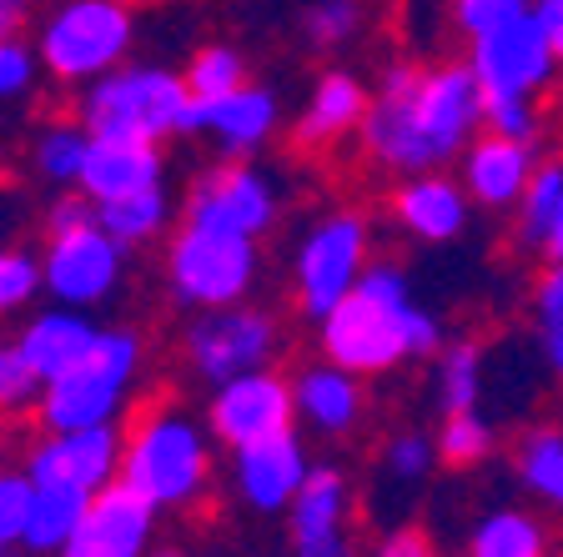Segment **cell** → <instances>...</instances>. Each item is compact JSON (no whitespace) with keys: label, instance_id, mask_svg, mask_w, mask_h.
<instances>
[{"label":"cell","instance_id":"1","mask_svg":"<svg viewBox=\"0 0 563 557\" xmlns=\"http://www.w3.org/2000/svg\"><path fill=\"white\" fill-rule=\"evenodd\" d=\"M483 126H488V101L468 60H428V66L398 60L373 86L357 146L387 176L453 171Z\"/></svg>","mask_w":563,"mask_h":557},{"label":"cell","instance_id":"9","mask_svg":"<svg viewBox=\"0 0 563 557\" xmlns=\"http://www.w3.org/2000/svg\"><path fill=\"white\" fill-rule=\"evenodd\" d=\"M463 60H468L473 76H478L483 101L543 105V96H549L563 76L559 51H553L549 31H543V21L533 11L514 15V21H504L498 31L468 41V56Z\"/></svg>","mask_w":563,"mask_h":557},{"label":"cell","instance_id":"29","mask_svg":"<svg viewBox=\"0 0 563 557\" xmlns=\"http://www.w3.org/2000/svg\"><path fill=\"white\" fill-rule=\"evenodd\" d=\"M483 392H488V347L473 337L443 342L433 357V402L443 412H468L483 406Z\"/></svg>","mask_w":563,"mask_h":557},{"label":"cell","instance_id":"42","mask_svg":"<svg viewBox=\"0 0 563 557\" xmlns=\"http://www.w3.org/2000/svg\"><path fill=\"white\" fill-rule=\"evenodd\" d=\"M373 557H438V547L422 527H387V533L377 537Z\"/></svg>","mask_w":563,"mask_h":557},{"label":"cell","instance_id":"18","mask_svg":"<svg viewBox=\"0 0 563 557\" xmlns=\"http://www.w3.org/2000/svg\"><path fill=\"white\" fill-rule=\"evenodd\" d=\"M387 211L422 246H453L473 226V197L468 186L457 181V171L398 176L393 197H387Z\"/></svg>","mask_w":563,"mask_h":557},{"label":"cell","instance_id":"30","mask_svg":"<svg viewBox=\"0 0 563 557\" xmlns=\"http://www.w3.org/2000/svg\"><path fill=\"white\" fill-rule=\"evenodd\" d=\"M91 508V492L81 488H35L31 527H25V553L31 557H66V547L76 543Z\"/></svg>","mask_w":563,"mask_h":557},{"label":"cell","instance_id":"28","mask_svg":"<svg viewBox=\"0 0 563 557\" xmlns=\"http://www.w3.org/2000/svg\"><path fill=\"white\" fill-rule=\"evenodd\" d=\"M528 342L543 377L563 387V261H543L528 287Z\"/></svg>","mask_w":563,"mask_h":557},{"label":"cell","instance_id":"47","mask_svg":"<svg viewBox=\"0 0 563 557\" xmlns=\"http://www.w3.org/2000/svg\"><path fill=\"white\" fill-rule=\"evenodd\" d=\"M0 557H11V553H0Z\"/></svg>","mask_w":563,"mask_h":557},{"label":"cell","instance_id":"26","mask_svg":"<svg viewBox=\"0 0 563 557\" xmlns=\"http://www.w3.org/2000/svg\"><path fill=\"white\" fill-rule=\"evenodd\" d=\"M463 557H553L549 512L533 502H498L468 527Z\"/></svg>","mask_w":563,"mask_h":557},{"label":"cell","instance_id":"45","mask_svg":"<svg viewBox=\"0 0 563 557\" xmlns=\"http://www.w3.org/2000/svg\"><path fill=\"white\" fill-rule=\"evenodd\" d=\"M25 11H31V0H0V41H11L21 31Z\"/></svg>","mask_w":563,"mask_h":557},{"label":"cell","instance_id":"36","mask_svg":"<svg viewBox=\"0 0 563 557\" xmlns=\"http://www.w3.org/2000/svg\"><path fill=\"white\" fill-rule=\"evenodd\" d=\"M41 397H46V377L31 367V357L15 342H5L0 347V422L35 417Z\"/></svg>","mask_w":563,"mask_h":557},{"label":"cell","instance_id":"16","mask_svg":"<svg viewBox=\"0 0 563 557\" xmlns=\"http://www.w3.org/2000/svg\"><path fill=\"white\" fill-rule=\"evenodd\" d=\"M307 472H312L307 442L297 437V432H282V437H262V442H246V447H232L227 488L236 492L242 508L277 517V512L292 508Z\"/></svg>","mask_w":563,"mask_h":557},{"label":"cell","instance_id":"27","mask_svg":"<svg viewBox=\"0 0 563 557\" xmlns=\"http://www.w3.org/2000/svg\"><path fill=\"white\" fill-rule=\"evenodd\" d=\"M514 246L533 261H563V156H543L528 197L514 211Z\"/></svg>","mask_w":563,"mask_h":557},{"label":"cell","instance_id":"23","mask_svg":"<svg viewBox=\"0 0 563 557\" xmlns=\"http://www.w3.org/2000/svg\"><path fill=\"white\" fill-rule=\"evenodd\" d=\"M152 186H166L162 146H146V141H96L76 191H86L96 207H106V201L136 197V191H152Z\"/></svg>","mask_w":563,"mask_h":557},{"label":"cell","instance_id":"41","mask_svg":"<svg viewBox=\"0 0 563 557\" xmlns=\"http://www.w3.org/2000/svg\"><path fill=\"white\" fill-rule=\"evenodd\" d=\"M41 51L25 46L21 35H11V41H0V105L5 101H25V96L35 91V81H41Z\"/></svg>","mask_w":563,"mask_h":557},{"label":"cell","instance_id":"6","mask_svg":"<svg viewBox=\"0 0 563 557\" xmlns=\"http://www.w3.org/2000/svg\"><path fill=\"white\" fill-rule=\"evenodd\" d=\"M136 46V15L126 0H56L35 25V51L56 86L86 91L126 66Z\"/></svg>","mask_w":563,"mask_h":557},{"label":"cell","instance_id":"44","mask_svg":"<svg viewBox=\"0 0 563 557\" xmlns=\"http://www.w3.org/2000/svg\"><path fill=\"white\" fill-rule=\"evenodd\" d=\"M533 15L543 21V31H549L553 51H559V60H563V0H533Z\"/></svg>","mask_w":563,"mask_h":557},{"label":"cell","instance_id":"21","mask_svg":"<svg viewBox=\"0 0 563 557\" xmlns=\"http://www.w3.org/2000/svg\"><path fill=\"white\" fill-rule=\"evenodd\" d=\"M156 543V508L126 482L91 492L86 523L76 533V543L66 547V557H152Z\"/></svg>","mask_w":563,"mask_h":557},{"label":"cell","instance_id":"35","mask_svg":"<svg viewBox=\"0 0 563 557\" xmlns=\"http://www.w3.org/2000/svg\"><path fill=\"white\" fill-rule=\"evenodd\" d=\"M187 91L191 101H217V96L236 91V86H246L252 76H246V56L236 46H227V41H211V46H201L197 56L187 60Z\"/></svg>","mask_w":563,"mask_h":557},{"label":"cell","instance_id":"25","mask_svg":"<svg viewBox=\"0 0 563 557\" xmlns=\"http://www.w3.org/2000/svg\"><path fill=\"white\" fill-rule=\"evenodd\" d=\"M96 337H101V326L91 322V312H86V307L51 302L46 312H35L31 322L21 326L15 347H21L25 357H31V367L51 382V377H60L70 361H81L86 352H91Z\"/></svg>","mask_w":563,"mask_h":557},{"label":"cell","instance_id":"5","mask_svg":"<svg viewBox=\"0 0 563 557\" xmlns=\"http://www.w3.org/2000/svg\"><path fill=\"white\" fill-rule=\"evenodd\" d=\"M191 111L187 76L172 66L126 60L111 76L91 81L76 101V116L86 121L96 141H146L162 146L166 136H181Z\"/></svg>","mask_w":563,"mask_h":557},{"label":"cell","instance_id":"32","mask_svg":"<svg viewBox=\"0 0 563 557\" xmlns=\"http://www.w3.org/2000/svg\"><path fill=\"white\" fill-rule=\"evenodd\" d=\"M172 211H176L172 191H166V186H152V191H136V197L96 207V221L131 252V246H152L156 236L172 232Z\"/></svg>","mask_w":563,"mask_h":557},{"label":"cell","instance_id":"4","mask_svg":"<svg viewBox=\"0 0 563 557\" xmlns=\"http://www.w3.org/2000/svg\"><path fill=\"white\" fill-rule=\"evenodd\" d=\"M141 371H146V342L136 326H101L91 352L46 382L35 422H41V432L111 427L131 412Z\"/></svg>","mask_w":563,"mask_h":557},{"label":"cell","instance_id":"10","mask_svg":"<svg viewBox=\"0 0 563 557\" xmlns=\"http://www.w3.org/2000/svg\"><path fill=\"white\" fill-rule=\"evenodd\" d=\"M181 357L201 382H232L242 371L272 367L282 357V326L267 307L252 302L191 312L187 332H181Z\"/></svg>","mask_w":563,"mask_h":557},{"label":"cell","instance_id":"24","mask_svg":"<svg viewBox=\"0 0 563 557\" xmlns=\"http://www.w3.org/2000/svg\"><path fill=\"white\" fill-rule=\"evenodd\" d=\"M514 482L528 502L549 517H563V417L528 422L508 447Z\"/></svg>","mask_w":563,"mask_h":557},{"label":"cell","instance_id":"15","mask_svg":"<svg viewBox=\"0 0 563 557\" xmlns=\"http://www.w3.org/2000/svg\"><path fill=\"white\" fill-rule=\"evenodd\" d=\"M121 447L126 432L121 422L111 427H76V432H46L25 453V472L35 477V488H81L101 492L121 477Z\"/></svg>","mask_w":563,"mask_h":557},{"label":"cell","instance_id":"34","mask_svg":"<svg viewBox=\"0 0 563 557\" xmlns=\"http://www.w3.org/2000/svg\"><path fill=\"white\" fill-rule=\"evenodd\" d=\"M367 31V0H312L302 11V41L312 51H347Z\"/></svg>","mask_w":563,"mask_h":557},{"label":"cell","instance_id":"7","mask_svg":"<svg viewBox=\"0 0 563 557\" xmlns=\"http://www.w3.org/2000/svg\"><path fill=\"white\" fill-rule=\"evenodd\" d=\"M262 281V246L252 236L181 221L166 236V287L187 312L246 302Z\"/></svg>","mask_w":563,"mask_h":557},{"label":"cell","instance_id":"39","mask_svg":"<svg viewBox=\"0 0 563 557\" xmlns=\"http://www.w3.org/2000/svg\"><path fill=\"white\" fill-rule=\"evenodd\" d=\"M31 508H35V477L21 467H0V553L25 543L31 527Z\"/></svg>","mask_w":563,"mask_h":557},{"label":"cell","instance_id":"17","mask_svg":"<svg viewBox=\"0 0 563 557\" xmlns=\"http://www.w3.org/2000/svg\"><path fill=\"white\" fill-rule=\"evenodd\" d=\"M282 126V101L272 86H236V91L217 96V101H191L181 136H207L222 156L246 161L252 152H262Z\"/></svg>","mask_w":563,"mask_h":557},{"label":"cell","instance_id":"14","mask_svg":"<svg viewBox=\"0 0 563 557\" xmlns=\"http://www.w3.org/2000/svg\"><path fill=\"white\" fill-rule=\"evenodd\" d=\"M539 166H543L539 141L483 126L453 171H457V181L468 186V197L478 211H488V216H514L518 201H523L528 186H533V176H539Z\"/></svg>","mask_w":563,"mask_h":557},{"label":"cell","instance_id":"46","mask_svg":"<svg viewBox=\"0 0 563 557\" xmlns=\"http://www.w3.org/2000/svg\"><path fill=\"white\" fill-rule=\"evenodd\" d=\"M152 557H181V553H152Z\"/></svg>","mask_w":563,"mask_h":557},{"label":"cell","instance_id":"2","mask_svg":"<svg viewBox=\"0 0 563 557\" xmlns=\"http://www.w3.org/2000/svg\"><path fill=\"white\" fill-rule=\"evenodd\" d=\"M443 342V316L412 297L398 261H373L363 281L317 322V352L357 377H393L408 361H433Z\"/></svg>","mask_w":563,"mask_h":557},{"label":"cell","instance_id":"40","mask_svg":"<svg viewBox=\"0 0 563 557\" xmlns=\"http://www.w3.org/2000/svg\"><path fill=\"white\" fill-rule=\"evenodd\" d=\"M533 11V0H448V25L463 35V46L478 41V35L498 31L504 21Z\"/></svg>","mask_w":563,"mask_h":557},{"label":"cell","instance_id":"8","mask_svg":"<svg viewBox=\"0 0 563 557\" xmlns=\"http://www.w3.org/2000/svg\"><path fill=\"white\" fill-rule=\"evenodd\" d=\"M373 267V221L357 207H332L302 226L292 246V302L307 322H322Z\"/></svg>","mask_w":563,"mask_h":557},{"label":"cell","instance_id":"12","mask_svg":"<svg viewBox=\"0 0 563 557\" xmlns=\"http://www.w3.org/2000/svg\"><path fill=\"white\" fill-rule=\"evenodd\" d=\"M181 211H187L181 221H201V226H217V232H236L262 242L282 221V186L262 166H246L236 156H227V161L207 166L201 176H191Z\"/></svg>","mask_w":563,"mask_h":557},{"label":"cell","instance_id":"13","mask_svg":"<svg viewBox=\"0 0 563 557\" xmlns=\"http://www.w3.org/2000/svg\"><path fill=\"white\" fill-rule=\"evenodd\" d=\"M207 427L222 447H246V442L297 432L292 377H282L277 367H257L232 377V382H217L207 402Z\"/></svg>","mask_w":563,"mask_h":557},{"label":"cell","instance_id":"20","mask_svg":"<svg viewBox=\"0 0 563 557\" xmlns=\"http://www.w3.org/2000/svg\"><path fill=\"white\" fill-rule=\"evenodd\" d=\"M367 105H373V86L347 66H328L307 86L302 105H297L292 146L297 152H328L338 141L357 136L367 121Z\"/></svg>","mask_w":563,"mask_h":557},{"label":"cell","instance_id":"37","mask_svg":"<svg viewBox=\"0 0 563 557\" xmlns=\"http://www.w3.org/2000/svg\"><path fill=\"white\" fill-rule=\"evenodd\" d=\"M443 463L438 457V437L433 432H393V437L383 442V477L387 482H402V488H418V482H428L433 477V467Z\"/></svg>","mask_w":563,"mask_h":557},{"label":"cell","instance_id":"19","mask_svg":"<svg viewBox=\"0 0 563 557\" xmlns=\"http://www.w3.org/2000/svg\"><path fill=\"white\" fill-rule=\"evenodd\" d=\"M352 488L338 463H312L302 492L287 508V543L292 557H352L347 543Z\"/></svg>","mask_w":563,"mask_h":557},{"label":"cell","instance_id":"11","mask_svg":"<svg viewBox=\"0 0 563 557\" xmlns=\"http://www.w3.org/2000/svg\"><path fill=\"white\" fill-rule=\"evenodd\" d=\"M41 281H46L51 302L91 312V307L111 302L126 281V246L106 232L101 221L51 232L41 246Z\"/></svg>","mask_w":563,"mask_h":557},{"label":"cell","instance_id":"22","mask_svg":"<svg viewBox=\"0 0 563 557\" xmlns=\"http://www.w3.org/2000/svg\"><path fill=\"white\" fill-rule=\"evenodd\" d=\"M367 377L357 371L338 367V361H307L302 371L292 377L297 387V427L317 432V437H352V432L363 427L367 417V392H363Z\"/></svg>","mask_w":563,"mask_h":557},{"label":"cell","instance_id":"43","mask_svg":"<svg viewBox=\"0 0 563 557\" xmlns=\"http://www.w3.org/2000/svg\"><path fill=\"white\" fill-rule=\"evenodd\" d=\"M86 221H96V201L86 197V191H70V197H56L46 211V236L51 232H70V226H86Z\"/></svg>","mask_w":563,"mask_h":557},{"label":"cell","instance_id":"31","mask_svg":"<svg viewBox=\"0 0 563 557\" xmlns=\"http://www.w3.org/2000/svg\"><path fill=\"white\" fill-rule=\"evenodd\" d=\"M96 136L86 131V121H46L31 141V166L46 186H81L86 156H91Z\"/></svg>","mask_w":563,"mask_h":557},{"label":"cell","instance_id":"33","mask_svg":"<svg viewBox=\"0 0 563 557\" xmlns=\"http://www.w3.org/2000/svg\"><path fill=\"white\" fill-rule=\"evenodd\" d=\"M498 453V427L483 406H468V412H443V427H438V457L443 467H483L488 457Z\"/></svg>","mask_w":563,"mask_h":557},{"label":"cell","instance_id":"3","mask_svg":"<svg viewBox=\"0 0 563 557\" xmlns=\"http://www.w3.org/2000/svg\"><path fill=\"white\" fill-rule=\"evenodd\" d=\"M211 437L207 417H191L176 402L141 406L121 447V482L136 488L156 512H181L211 488Z\"/></svg>","mask_w":563,"mask_h":557},{"label":"cell","instance_id":"38","mask_svg":"<svg viewBox=\"0 0 563 557\" xmlns=\"http://www.w3.org/2000/svg\"><path fill=\"white\" fill-rule=\"evenodd\" d=\"M46 291L41 281V252L31 246H0V316H15Z\"/></svg>","mask_w":563,"mask_h":557}]
</instances>
